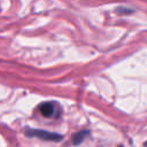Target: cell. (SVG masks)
<instances>
[{
	"mask_svg": "<svg viewBox=\"0 0 147 147\" xmlns=\"http://www.w3.org/2000/svg\"><path fill=\"white\" fill-rule=\"evenodd\" d=\"M56 108H57V105L53 102H45L40 105L39 110L45 117H53L56 115Z\"/></svg>",
	"mask_w": 147,
	"mask_h": 147,
	"instance_id": "7a4b0ae2",
	"label": "cell"
},
{
	"mask_svg": "<svg viewBox=\"0 0 147 147\" xmlns=\"http://www.w3.org/2000/svg\"><path fill=\"white\" fill-rule=\"evenodd\" d=\"M26 134L38 137L41 139H46V140H60L62 138L61 136H59L56 133H52V132H48L45 130H31V129H29L26 131Z\"/></svg>",
	"mask_w": 147,
	"mask_h": 147,
	"instance_id": "6da1fadb",
	"label": "cell"
},
{
	"mask_svg": "<svg viewBox=\"0 0 147 147\" xmlns=\"http://www.w3.org/2000/svg\"><path fill=\"white\" fill-rule=\"evenodd\" d=\"M87 133H88V131H80V132L76 133V134L72 137V141H74V144H76V145L80 144L82 140L87 136Z\"/></svg>",
	"mask_w": 147,
	"mask_h": 147,
	"instance_id": "3957f363",
	"label": "cell"
}]
</instances>
